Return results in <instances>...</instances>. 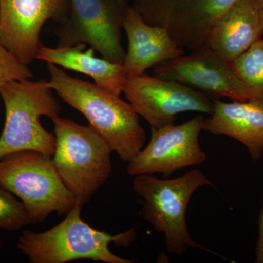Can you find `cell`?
I'll return each instance as SVG.
<instances>
[{
  "instance_id": "cell-3",
  "label": "cell",
  "mask_w": 263,
  "mask_h": 263,
  "mask_svg": "<svg viewBox=\"0 0 263 263\" xmlns=\"http://www.w3.org/2000/svg\"><path fill=\"white\" fill-rule=\"evenodd\" d=\"M51 119L56 137L52 160L66 187L84 205L111 175L113 151L91 126L60 116Z\"/></svg>"
},
{
  "instance_id": "cell-6",
  "label": "cell",
  "mask_w": 263,
  "mask_h": 263,
  "mask_svg": "<svg viewBox=\"0 0 263 263\" xmlns=\"http://www.w3.org/2000/svg\"><path fill=\"white\" fill-rule=\"evenodd\" d=\"M0 184L23 202L34 224L44 222L53 212L67 214L77 202L51 156L37 151L15 152L1 159Z\"/></svg>"
},
{
  "instance_id": "cell-20",
  "label": "cell",
  "mask_w": 263,
  "mask_h": 263,
  "mask_svg": "<svg viewBox=\"0 0 263 263\" xmlns=\"http://www.w3.org/2000/svg\"><path fill=\"white\" fill-rule=\"evenodd\" d=\"M255 262L263 263V204L258 218V235L255 248Z\"/></svg>"
},
{
  "instance_id": "cell-9",
  "label": "cell",
  "mask_w": 263,
  "mask_h": 263,
  "mask_svg": "<svg viewBox=\"0 0 263 263\" xmlns=\"http://www.w3.org/2000/svg\"><path fill=\"white\" fill-rule=\"evenodd\" d=\"M123 92L138 116L156 129L174 124L179 114L193 111L211 115L214 110V101L201 91L146 72L128 76Z\"/></svg>"
},
{
  "instance_id": "cell-19",
  "label": "cell",
  "mask_w": 263,
  "mask_h": 263,
  "mask_svg": "<svg viewBox=\"0 0 263 263\" xmlns=\"http://www.w3.org/2000/svg\"><path fill=\"white\" fill-rule=\"evenodd\" d=\"M32 78V72L28 65H24L0 45V92L3 86L9 81L27 80Z\"/></svg>"
},
{
  "instance_id": "cell-11",
  "label": "cell",
  "mask_w": 263,
  "mask_h": 263,
  "mask_svg": "<svg viewBox=\"0 0 263 263\" xmlns=\"http://www.w3.org/2000/svg\"><path fill=\"white\" fill-rule=\"evenodd\" d=\"M156 77L177 81L215 98L233 101L257 100L235 75L229 62L207 46L154 66Z\"/></svg>"
},
{
  "instance_id": "cell-18",
  "label": "cell",
  "mask_w": 263,
  "mask_h": 263,
  "mask_svg": "<svg viewBox=\"0 0 263 263\" xmlns=\"http://www.w3.org/2000/svg\"><path fill=\"white\" fill-rule=\"evenodd\" d=\"M31 224L34 222L23 202L0 184V229L17 231Z\"/></svg>"
},
{
  "instance_id": "cell-10",
  "label": "cell",
  "mask_w": 263,
  "mask_h": 263,
  "mask_svg": "<svg viewBox=\"0 0 263 263\" xmlns=\"http://www.w3.org/2000/svg\"><path fill=\"white\" fill-rule=\"evenodd\" d=\"M203 119L200 115L179 125L151 127L150 141L128 162V174L168 176L175 171L205 162L207 155L199 142Z\"/></svg>"
},
{
  "instance_id": "cell-17",
  "label": "cell",
  "mask_w": 263,
  "mask_h": 263,
  "mask_svg": "<svg viewBox=\"0 0 263 263\" xmlns=\"http://www.w3.org/2000/svg\"><path fill=\"white\" fill-rule=\"evenodd\" d=\"M235 75L263 100V37L229 62Z\"/></svg>"
},
{
  "instance_id": "cell-15",
  "label": "cell",
  "mask_w": 263,
  "mask_h": 263,
  "mask_svg": "<svg viewBox=\"0 0 263 263\" xmlns=\"http://www.w3.org/2000/svg\"><path fill=\"white\" fill-rule=\"evenodd\" d=\"M262 36V18L255 1L239 0L214 24L205 46L230 62Z\"/></svg>"
},
{
  "instance_id": "cell-12",
  "label": "cell",
  "mask_w": 263,
  "mask_h": 263,
  "mask_svg": "<svg viewBox=\"0 0 263 263\" xmlns=\"http://www.w3.org/2000/svg\"><path fill=\"white\" fill-rule=\"evenodd\" d=\"M70 12V0H0V45L29 66L43 46L45 23L62 24Z\"/></svg>"
},
{
  "instance_id": "cell-13",
  "label": "cell",
  "mask_w": 263,
  "mask_h": 263,
  "mask_svg": "<svg viewBox=\"0 0 263 263\" xmlns=\"http://www.w3.org/2000/svg\"><path fill=\"white\" fill-rule=\"evenodd\" d=\"M211 117L203 119L202 130L236 140L248 150L254 162L263 157V100L226 103L214 100Z\"/></svg>"
},
{
  "instance_id": "cell-14",
  "label": "cell",
  "mask_w": 263,
  "mask_h": 263,
  "mask_svg": "<svg viewBox=\"0 0 263 263\" xmlns=\"http://www.w3.org/2000/svg\"><path fill=\"white\" fill-rule=\"evenodd\" d=\"M128 49L124 67L128 76L142 75L147 69L184 54L165 29L147 24L133 6L123 23Z\"/></svg>"
},
{
  "instance_id": "cell-7",
  "label": "cell",
  "mask_w": 263,
  "mask_h": 263,
  "mask_svg": "<svg viewBox=\"0 0 263 263\" xmlns=\"http://www.w3.org/2000/svg\"><path fill=\"white\" fill-rule=\"evenodd\" d=\"M130 7L127 0H70V14L54 29L58 47L84 43L105 60L124 65L121 31Z\"/></svg>"
},
{
  "instance_id": "cell-22",
  "label": "cell",
  "mask_w": 263,
  "mask_h": 263,
  "mask_svg": "<svg viewBox=\"0 0 263 263\" xmlns=\"http://www.w3.org/2000/svg\"><path fill=\"white\" fill-rule=\"evenodd\" d=\"M2 246H3V241H2V239L0 238V249H1Z\"/></svg>"
},
{
  "instance_id": "cell-2",
  "label": "cell",
  "mask_w": 263,
  "mask_h": 263,
  "mask_svg": "<svg viewBox=\"0 0 263 263\" xmlns=\"http://www.w3.org/2000/svg\"><path fill=\"white\" fill-rule=\"evenodd\" d=\"M83 204L77 202L65 219L44 232L24 230L16 247L31 263H66L91 259L105 263H133L110 251L109 245L127 247L136 240L137 230L110 235L95 229L81 217Z\"/></svg>"
},
{
  "instance_id": "cell-4",
  "label": "cell",
  "mask_w": 263,
  "mask_h": 263,
  "mask_svg": "<svg viewBox=\"0 0 263 263\" xmlns=\"http://www.w3.org/2000/svg\"><path fill=\"white\" fill-rule=\"evenodd\" d=\"M48 86V81H11L2 88L5 122L0 136V160L5 156L37 151L53 156L56 137L43 128L42 116L53 119L62 107Z\"/></svg>"
},
{
  "instance_id": "cell-8",
  "label": "cell",
  "mask_w": 263,
  "mask_h": 263,
  "mask_svg": "<svg viewBox=\"0 0 263 263\" xmlns=\"http://www.w3.org/2000/svg\"><path fill=\"white\" fill-rule=\"evenodd\" d=\"M239 0H135L147 24L165 29L182 49L196 51L221 15Z\"/></svg>"
},
{
  "instance_id": "cell-5",
  "label": "cell",
  "mask_w": 263,
  "mask_h": 263,
  "mask_svg": "<svg viewBox=\"0 0 263 263\" xmlns=\"http://www.w3.org/2000/svg\"><path fill=\"white\" fill-rule=\"evenodd\" d=\"M212 184L199 169L172 179H157L150 174L133 178V190L143 200L142 216L156 231L164 235L168 253L181 256L189 247L205 249L192 238L186 210L193 194L202 186Z\"/></svg>"
},
{
  "instance_id": "cell-1",
  "label": "cell",
  "mask_w": 263,
  "mask_h": 263,
  "mask_svg": "<svg viewBox=\"0 0 263 263\" xmlns=\"http://www.w3.org/2000/svg\"><path fill=\"white\" fill-rule=\"evenodd\" d=\"M48 86L66 103L81 112L121 160L129 162L143 148L146 136L129 103L98 85L76 79L47 63Z\"/></svg>"
},
{
  "instance_id": "cell-21",
  "label": "cell",
  "mask_w": 263,
  "mask_h": 263,
  "mask_svg": "<svg viewBox=\"0 0 263 263\" xmlns=\"http://www.w3.org/2000/svg\"><path fill=\"white\" fill-rule=\"evenodd\" d=\"M258 9L259 10V13H260L261 18H262V22L263 24V0H254Z\"/></svg>"
},
{
  "instance_id": "cell-16",
  "label": "cell",
  "mask_w": 263,
  "mask_h": 263,
  "mask_svg": "<svg viewBox=\"0 0 263 263\" xmlns=\"http://www.w3.org/2000/svg\"><path fill=\"white\" fill-rule=\"evenodd\" d=\"M86 46L84 43L57 48L43 45L38 51L37 60L89 76L100 87L120 96L128 77L124 65L95 57L93 48L84 51Z\"/></svg>"
}]
</instances>
